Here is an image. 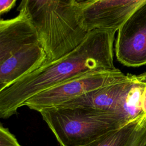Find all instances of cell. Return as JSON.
<instances>
[{"instance_id": "3957f363", "label": "cell", "mask_w": 146, "mask_h": 146, "mask_svg": "<svg viewBox=\"0 0 146 146\" xmlns=\"http://www.w3.org/2000/svg\"><path fill=\"white\" fill-rule=\"evenodd\" d=\"M48 61L39 34L23 10L0 21V91Z\"/></svg>"}, {"instance_id": "4fadbf2b", "label": "cell", "mask_w": 146, "mask_h": 146, "mask_svg": "<svg viewBox=\"0 0 146 146\" xmlns=\"http://www.w3.org/2000/svg\"><path fill=\"white\" fill-rule=\"evenodd\" d=\"M76 2H77L78 3L80 4V3H83L86 2L88 1V0H76Z\"/></svg>"}, {"instance_id": "7c38bea8", "label": "cell", "mask_w": 146, "mask_h": 146, "mask_svg": "<svg viewBox=\"0 0 146 146\" xmlns=\"http://www.w3.org/2000/svg\"><path fill=\"white\" fill-rule=\"evenodd\" d=\"M17 0H0V14L8 12L14 6Z\"/></svg>"}, {"instance_id": "7a4b0ae2", "label": "cell", "mask_w": 146, "mask_h": 146, "mask_svg": "<svg viewBox=\"0 0 146 146\" xmlns=\"http://www.w3.org/2000/svg\"><path fill=\"white\" fill-rule=\"evenodd\" d=\"M18 9L25 11L37 30L48 61L74 50L88 33L76 0H21Z\"/></svg>"}, {"instance_id": "52a82bcc", "label": "cell", "mask_w": 146, "mask_h": 146, "mask_svg": "<svg viewBox=\"0 0 146 146\" xmlns=\"http://www.w3.org/2000/svg\"><path fill=\"white\" fill-rule=\"evenodd\" d=\"M146 0H88L80 3L83 23L89 32L95 29L117 31Z\"/></svg>"}, {"instance_id": "6da1fadb", "label": "cell", "mask_w": 146, "mask_h": 146, "mask_svg": "<svg viewBox=\"0 0 146 146\" xmlns=\"http://www.w3.org/2000/svg\"><path fill=\"white\" fill-rule=\"evenodd\" d=\"M116 31L95 29L74 50L48 61L0 91V117L7 119L35 95L88 72L113 70Z\"/></svg>"}, {"instance_id": "8fae6325", "label": "cell", "mask_w": 146, "mask_h": 146, "mask_svg": "<svg viewBox=\"0 0 146 146\" xmlns=\"http://www.w3.org/2000/svg\"><path fill=\"white\" fill-rule=\"evenodd\" d=\"M0 146H21L15 136L2 125L0 126Z\"/></svg>"}, {"instance_id": "5bb4252c", "label": "cell", "mask_w": 146, "mask_h": 146, "mask_svg": "<svg viewBox=\"0 0 146 146\" xmlns=\"http://www.w3.org/2000/svg\"><path fill=\"white\" fill-rule=\"evenodd\" d=\"M144 74H145V76H146V72H144Z\"/></svg>"}, {"instance_id": "30bf717a", "label": "cell", "mask_w": 146, "mask_h": 146, "mask_svg": "<svg viewBox=\"0 0 146 146\" xmlns=\"http://www.w3.org/2000/svg\"><path fill=\"white\" fill-rule=\"evenodd\" d=\"M123 146H146V116L132 125Z\"/></svg>"}, {"instance_id": "277c9868", "label": "cell", "mask_w": 146, "mask_h": 146, "mask_svg": "<svg viewBox=\"0 0 146 146\" xmlns=\"http://www.w3.org/2000/svg\"><path fill=\"white\" fill-rule=\"evenodd\" d=\"M39 112L61 146H82L128 125L115 113L84 107L55 106Z\"/></svg>"}, {"instance_id": "5b68a950", "label": "cell", "mask_w": 146, "mask_h": 146, "mask_svg": "<svg viewBox=\"0 0 146 146\" xmlns=\"http://www.w3.org/2000/svg\"><path fill=\"white\" fill-rule=\"evenodd\" d=\"M125 76L116 68L88 72L35 95L24 106L39 112L43 109L59 106L86 93L117 82Z\"/></svg>"}, {"instance_id": "9c48e42d", "label": "cell", "mask_w": 146, "mask_h": 146, "mask_svg": "<svg viewBox=\"0 0 146 146\" xmlns=\"http://www.w3.org/2000/svg\"><path fill=\"white\" fill-rule=\"evenodd\" d=\"M135 123L112 131L95 140L82 146H123L130 129Z\"/></svg>"}, {"instance_id": "ba28073f", "label": "cell", "mask_w": 146, "mask_h": 146, "mask_svg": "<svg viewBox=\"0 0 146 146\" xmlns=\"http://www.w3.org/2000/svg\"><path fill=\"white\" fill-rule=\"evenodd\" d=\"M136 75L127 74L121 80L99 88L59 106L84 107L118 115L125 123L124 107L127 92Z\"/></svg>"}, {"instance_id": "8992f818", "label": "cell", "mask_w": 146, "mask_h": 146, "mask_svg": "<svg viewBox=\"0 0 146 146\" xmlns=\"http://www.w3.org/2000/svg\"><path fill=\"white\" fill-rule=\"evenodd\" d=\"M115 51L117 60L124 66L146 64V1L119 29Z\"/></svg>"}]
</instances>
